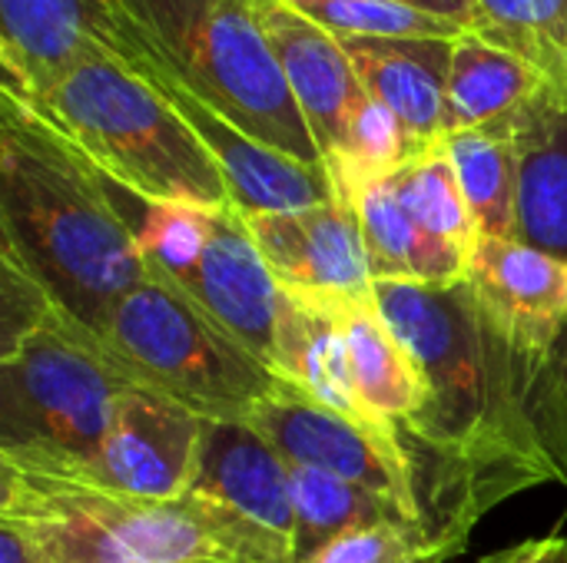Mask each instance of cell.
<instances>
[{"mask_svg": "<svg viewBox=\"0 0 567 563\" xmlns=\"http://www.w3.org/2000/svg\"><path fill=\"white\" fill-rule=\"evenodd\" d=\"M372 295L422 382V411L399 438L412 468L419 455L435 468L425 521L465 548L498 498L561 478V465L535 441L528 402L532 378L548 362L512 352L485 325L468 282L379 279Z\"/></svg>", "mask_w": 567, "mask_h": 563, "instance_id": "6da1fadb", "label": "cell"}, {"mask_svg": "<svg viewBox=\"0 0 567 563\" xmlns=\"http://www.w3.org/2000/svg\"><path fill=\"white\" fill-rule=\"evenodd\" d=\"M130 196L0 86V256L90 332L153 272L126 222Z\"/></svg>", "mask_w": 567, "mask_h": 563, "instance_id": "7a4b0ae2", "label": "cell"}, {"mask_svg": "<svg viewBox=\"0 0 567 563\" xmlns=\"http://www.w3.org/2000/svg\"><path fill=\"white\" fill-rule=\"evenodd\" d=\"M133 385L106 345L0 256V448L93 465Z\"/></svg>", "mask_w": 567, "mask_h": 563, "instance_id": "3957f363", "label": "cell"}, {"mask_svg": "<svg viewBox=\"0 0 567 563\" xmlns=\"http://www.w3.org/2000/svg\"><path fill=\"white\" fill-rule=\"evenodd\" d=\"M0 521L33 544L40 563H236L186 494L133 498L80 461L30 448H0Z\"/></svg>", "mask_w": 567, "mask_h": 563, "instance_id": "277c9868", "label": "cell"}, {"mask_svg": "<svg viewBox=\"0 0 567 563\" xmlns=\"http://www.w3.org/2000/svg\"><path fill=\"white\" fill-rule=\"evenodd\" d=\"M96 7L246 136L306 166H326L262 33L256 0H96Z\"/></svg>", "mask_w": 567, "mask_h": 563, "instance_id": "5b68a950", "label": "cell"}, {"mask_svg": "<svg viewBox=\"0 0 567 563\" xmlns=\"http://www.w3.org/2000/svg\"><path fill=\"white\" fill-rule=\"evenodd\" d=\"M30 103L133 196L213 212L233 206L216 156L176 106L110 50L76 63Z\"/></svg>", "mask_w": 567, "mask_h": 563, "instance_id": "8992f818", "label": "cell"}, {"mask_svg": "<svg viewBox=\"0 0 567 563\" xmlns=\"http://www.w3.org/2000/svg\"><path fill=\"white\" fill-rule=\"evenodd\" d=\"M96 338L146 388L206 421H246L292 378L256 358L176 282L150 272L100 322Z\"/></svg>", "mask_w": 567, "mask_h": 563, "instance_id": "52a82bcc", "label": "cell"}, {"mask_svg": "<svg viewBox=\"0 0 567 563\" xmlns=\"http://www.w3.org/2000/svg\"><path fill=\"white\" fill-rule=\"evenodd\" d=\"M186 498L216 524L236 563L296 561L289 461L246 421H206Z\"/></svg>", "mask_w": 567, "mask_h": 563, "instance_id": "ba28073f", "label": "cell"}, {"mask_svg": "<svg viewBox=\"0 0 567 563\" xmlns=\"http://www.w3.org/2000/svg\"><path fill=\"white\" fill-rule=\"evenodd\" d=\"M96 37L113 56H120L133 73L150 80L176 106V113L189 123V129L216 156V163L229 183V196H233L236 209H243V212H292V209H309V206H319V202H329L339 196L326 166H306V163L282 156V153L256 143L252 136H246L223 113L206 106L189 86L173 80L143 46H136L103 13L96 20Z\"/></svg>", "mask_w": 567, "mask_h": 563, "instance_id": "9c48e42d", "label": "cell"}, {"mask_svg": "<svg viewBox=\"0 0 567 563\" xmlns=\"http://www.w3.org/2000/svg\"><path fill=\"white\" fill-rule=\"evenodd\" d=\"M249 425L289 465H309L352 481L399 508L409 521L425 524L415 468L405 448L375 438L349 418L329 411L302 385L292 382L282 395L262 402L252 411Z\"/></svg>", "mask_w": 567, "mask_h": 563, "instance_id": "30bf717a", "label": "cell"}, {"mask_svg": "<svg viewBox=\"0 0 567 563\" xmlns=\"http://www.w3.org/2000/svg\"><path fill=\"white\" fill-rule=\"evenodd\" d=\"M206 418L146 385H130L86 468L96 481L150 501H179L199 465Z\"/></svg>", "mask_w": 567, "mask_h": 563, "instance_id": "8fae6325", "label": "cell"}, {"mask_svg": "<svg viewBox=\"0 0 567 563\" xmlns=\"http://www.w3.org/2000/svg\"><path fill=\"white\" fill-rule=\"evenodd\" d=\"M468 289L485 325L518 355L551 362L567 322V262L518 239H478Z\"/></svg>", "mask_w": 567, "mask_h": 563, "instance_id": "7c38bea8", "label": "cell"}, {"mask_svg": "<svg viewBox=\"0 0 567 563\" xmlns=\"http://www.w3.org/2000/svg\"><path fill=\"white\" fill-rule=\"evenodd\" d=\"M176 282L199 309L229 329L256 358L276 365V325L282 282L266 265L246 219L236 206L213 212L199 259Z\"/></svg>", "mask_w": 567, "mask_h": 563, "instance_id": "4fadbf2b", "label": "cell"}, {"mask_svg": "<svg viewBox=\"0 0 567 563\" xmlns=\"http://www.w3.org/2000/svg\"><path fill=\"white\" fill-rule=\"evenodd\" d=\"M272 56L322 149L326 166L342 153L349 126L369 100L346 43L289 0H256Z\"/></svg>", "mask_w": 567, "mask_h": 563, "instance_id": "5bb4252c", "label": "cell"}, {"mask_svg": "<svg viewBox=\"0 0 567 563\" xmlns=\"http://www.w3.org/2000/svg\"><path fill=\"white\" fill-rule=\"evenodd\" d=\"M243 219L282 285L326 295L372 292L369 256L349 199L336 196L292 212H243Z\"/></svg>", "mask_w": 567, "mask_h": 563, "instance_id": "9a60e30c", "label": "cell"}, {"mask_svg": "<svg viewBox=\"0 0 567 563\" xmlns=\"http://www.w3.org/2000/svg\"><path fill=\"white\" fill-rule=\"evenodd\" d=\"M339 299L326 292H306L282 285L279 325H276V365L286 378L302 385L319 405L349 418L375 438L402 445L362 402L342 335Z\"/></svg>", "mask_w": 567, "mask_h": 563, "instance_id": "2e32d148", "label": "cell"}, {"mask_svg": "<svg viewBox=\"0 0 567 563\" xmlns=\"http://www.w3.org/2000/svg\"><path fill=\"white\" fill-rule=\"evenodd\" d=\"M365 93L392 110L425 153L449 136L452 40L435 37H339Z\"/></svg>", "mask_w": 567, "mask_h": 563, "instance_id": "e0dca14e", "label": "cell"}, {"mask_svg": "<svg viewBox=\"0 0 567 563\" xmlns=\"http://www.w3.org/2000/svg\"><path fill=\"white\" fill-rule=\"evenodd\" d=\"M518 156L515 239L567 262V96L545 83L512 113Z\"/></svg>", "mask_w": 567, "mask_h": 563, "instance_id": "ac0fdd59", "label": "cell"}, {"mask_svg": "<svg viewBox=\"0 0 567 563\" xmlns=\"http://www.w3.org/2000/svg\"><path fill=\"white\" fill-rule=\"evenodd\" d=\"M96 0H0L3 86L33 100L76 63L106 53Z\"/></svg>", "mask_w": 567, "mask_h": 563, "instance_id": "d6986e66", "label": "cell"}, {"mask_svg": "<svg viewBox=\"0 0 567 563\" xmlns=\"http://www.w3.org/2000/svg\"><path fill=\"white\" fill-rule=\"evenodd\" d=\"M342 335L365 408L395 435H402L422 411L419 372L385 322L372 292L339 299ZM402 441V438H399Z\"/></svg>", "mask_w": 567, "mask_h": 563, "instance_id": "ffe728a7", "label": "cell"}, {"mask_svg": "<svg viewBox=\"0 0 567 563\" xmlns=\"http://www.w3.org/2000/svg\"><path fill=\"white\" fill-rule=\"evenodd\" d=\"M548 76L508 46H498L478 30H465L452 40L449 70V133L488 126L522 110Z\"/></svg>", "mask_w": 567, "mask_h": 563, "instance_id": "44dd1931", "label": "cell"}, {"mask_svg": "<svg viewBox=\"0 0 567 563\" xmlns=\"http://www.w3.org/2000/svg\"><path fill=\"white\" fill-rule=\"evenodd\" d=\"M399 202L405 206L419 236L442 256V262L468 282L472 252L482 239L468 199L462 192L458 173L445 153V143L419 153L402 169L389 176Z\"/></svg>", "mask_w": 567, "mask_h": 563, "instance_id": "7402d4cb", "label": "cell"}, {"mask_svg": "<svg viewBox=\"0 0 567 563\" xmlns=\"http://www.w3.org/2000/svg\"><path fill=\"white\" fill-rule=\"evenodd\" d=\"M445 153L482 239H515L518 232V156L512 116L445 136Z\"/></svg>", "mask_w": 567, "mask_h": 563, "instance_id": "603a6c76", "label": "cell"}, {"mask_svg": "<svg viewBox=\"0 0 567 563\" xmlns=\"http://www.w3.org/2000/svg\"><path fill=\"white\" fill-rule=\"evenodd\" d=\"M292 511H296V561H306L336 538L389 521H409L399 508L375 498L372 491L342 481L309 465H289ZM419 524V521H412Z\"/></svg>", "mask_w": 567, "mask_h": 563, "instance_id": "cb8c5ba5", "label": "cell"}, {"mask_svg": "<svg viewBox=\"0 0 567 563\" xmlns=\"http://www.w3.org/2000/svg\"><path fill=\"white\" fill-rule=\"evenodd\" d=\"M478 33L532 60L567 96V0H475Z\"/></svg>", "mask_w": 567, "mask_h": 563, "instance_id": "d4e9b609", "label": "cell"}, {"mask_svg": "<svg viewBox=\"0 0 567 563\" xmlns=\"http://www.w3.org/2000/svg\"><path fill=\"white\" fill-rule=\"evenodd\" d=\"M336 37H435L455 40L462 23L395 0H289Z\"/></svg>", "mask_w": 567, "mask_h": 563, "instance_id": "484cf974", "label": "cell"}, {"mask_svg": "<svg viewBox=\"0 0 567 563\" xmlns=\"http://www.w3.org/2000/svg\"><path fill=\"white\" fill-rule=\"evenodd\" d=\"M482 563H567V541L565 538L522 541L515 548H505L498 554H488Z\"/></svg>", "mask_w": 567, "mask_h": 563, "instance_id": "4316f807", "label": "cell"}, {"mask_svg": "<svg viewBox=\"0 0 567 563\" xmlns=\"http://www.w3.org/2000/svg\"><path fill=\"white\" fill-rule=\"evenodd\" d=\"M395 3H405V7H415V10H425V13H435V17H449V20L462 23L465 30L478 27L475 0H395Z\"/></svg>", "mask_w": 567, "mask_h": 563, "instance_id": "83f0119b", "label": "cell"}, {"mask_svg": "<svg viewBox=\"0 0 567 563\" xmlns=\"http://www.w3.org/2000/svg\"><path fill=\"white\" fill-rule=\"evenodd\" d=\"M0 563H40L33 544L13 524H3V521H0Z\"/></svg>", "mask_w": 567, "mask_h": 563, "instance_id": "f1b7e54d", "label": "cell"}]
</instances>
